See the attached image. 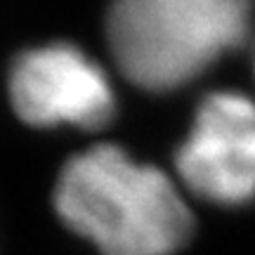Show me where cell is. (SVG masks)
<instances>
[{
  "instance_id": "obj_1",
  "label": "cell",
  "mask_w": 255,
  "mask_h": 255,
  "mask_svg": "<svg viewBox=\"0 0 255 255\" xmlns=\"http://www.w3.org/2000/svg\"><path fill=\"white\" fill-rule=\"evenodd\" d=\"M55 208L104 255H173L194 229L173 180L114 144L92 146L64 165Z\"/></svg>"
},
{
  "instance_id": "obj_2",
  "label": "cell",
  "mask_w": 255,
  "mask_h": 255,
  "mask_svg": "<svg viewBox=\"0 0 255 255\" xmlns=\"http://www.w3.org/2000/svg\"><path fill=\"white\" fill-rule=\"evenodd\" d=\"M253 0H114L111 55L144 90H175L246 43Z\"/></svg>"
},
{
  "instance_id": "obj_3",
  "label": "cell",
  "mask_w": 255,
  "mask_h": 255,
  "mask_svg": "<svg viewBox=\"0 0 255 255\" xmlns=\"http://www.w3.org/2000/svg\"><path fill=\"white\" fill-rule=\"evenodd\" d=\"M175 165L184 187L218 206L255 201V102L213 92L199 104Z\"/></svg>"
},
{
  "instance_id": "obj_4",
  "label": "cell",
  "mask_w": 255,
  "mask_h": 255,
  "mask_svg": "<svg viewBox=\"0 0 255 255\" xmlns=\"http://www.w3.org/2000/svg\"><path fill=\"white\" fill-rule=\"evenodd\" d=\"M9 97L28 126L102 128L116 111V97L100 64L69 43L28 50L9 73Z\"/></svg>"
}]
</instances>
